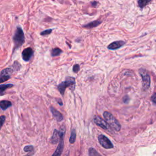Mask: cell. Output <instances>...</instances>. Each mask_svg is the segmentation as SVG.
I'll use <instances>...</instances> for the list:
<instances>
[{
  "label": "cell",
  "mask_w": 156,
  "mask_h": 156,
  "mask_svg": "<svg viewBox=\"0 0 156 156\" xmlns=\"http://www.w3.org/2000/svg\"><path fill=\"white\" fill-rule=\"evenodd\" d=\"M76 86V81L75 79L73 77H67L66 78L65 81L61 82L58 86V89L60 92L61 95L62 96H64V93L66 89L68 87L69 89L73 92L75 89Z\"/></svg>",
  "instance_id": "cell-1"
},
{
  "label": "cell",
  "mask_w": 156,
  "mask_h": 156,
  "mask_svg": "<svg viewBox=\"0 0 156 156\" xmlns=\"http://www.w3.org/2000/svg\"><path fill=\"white\" fill-rule=\"evenodd\" d=\"M103 117L106 120V121L107 123V124L109 125L110 127L113 128L115 131L118 132L121 129V124L118 122V121L112 115V114L109 112H104L103 113Z\"/></svg>",
  "instance_id": "cell-2"
},
{
  "label": "cell",
  "mask_w": 156,
  "mask_h": 156,
  "mask_svg": "<svg viewBox=\"0 0 156 156\" xmlns=\"http://www.w3.org/2000/svg\"><path fill=\"white\" fill-rule=\"evenodd\" d=\"M24 34L23 33V30L20 26H18L17 30L14 34V35L13 37V40L14 45H15V47H14V50L17 49L18 48L20 47L24 42Z\"/></svg>",
  "instance_id": "cell-3"
},
{
  "label": "cell",
  "mask_w": 156,
  "mask_h": 156,
  "mask_svg": "<svg viewBox=\"0 0 156 156\" xmlns=\"http://www.w3.org/2000/svg\"><path fill=\"white\" fill-rule=\"evenodd\" d=\"M140 75L142 79V88L144 91L149 90L151 86V78L148 71L143 68H140L138 70Z\"/></svg>",
  "instance_id": "cell-4"
},
{
  "label": "cell",
  "mask_w": 156,
  "mask_h": 156,
  "mask_svg": "<svg viewBox=\"0 0 156 156\" xmlns=\"http://www.w3.org/2000/svg\"><path fill=\"white\" fill-rule=\"evenodd\" d=\"M65 126H62L59 130V136H60V141L59 145L57 148L56 150L54 152L52 156H61L63 149H64V137L65 134Z\"/></svg>",
  "instance_id": "cell-5"
},
{
  "label": "cell",
  "mask_w": 156,
  "mask_h": 156,
  "mask_svg": "<svg viewBox=\"0 0 156 156\" xmlns=\"http://www.w3.org/2000/svg\"><path fill=\"white\" fill-rule=\"evenodd\" d=\"M13 69L11 68H7L1 71L0 73V83H3L10 79Z\"/></svg>",
  "instance_id": "cell-6"
},
{
  "label": "cell",
  "mask_w": 156,
  "mask_h": 156,
  "mask_svg": "<svg viewBox=\"0 0 156 156\" xmlns=\"http://www.w3.org/2000/svg\"><path fill=\"white\" fill-rule=\"evenodd\" d=\"M98 141L100 145L106 149H112L113 148V145L110 140L104 135H100L98 136Z\"/></svg>",
  "instance_id": "cell-7"
},
{
  "label": "cell",
  "mask_w": 156,
  "mask_h": 156,
  "mask_svg": "<svg viewBox=\"0 0 156 156\" xmlns=\"http://www.w3.org/2000/svg\"><path fill=\"white\" fill-rule=\"evenodd\" d=\"M93 121L97 126L101 127V128H103L105 130H109V129H110L109 125L107 124V123L106 121V120H103L100 117L95 116L93 118Z\"/></svg>",
  "instance_id": "cell-8"
},
{
  "label": "cell",
  "mask_w": 156,
  "mask_h": 156,
  "mask_svg": "<svg viewBox=\"0 0 156 156\" xmlns=\"http://www.w3.org/2000/svg\"><path fill=\"white\" fill-rule=\"evenodd\" d=\"M34 51L31 48H26L22 52V58L25 62H28L31 60Z\"/></svg>",
  "instance_id": "cell-9"
},
{
  "label": "cell",
  "mask_w": 156,
  "mask_h": 156,
  "mask_svg": "<svg viewBox=\"0 0 156 156\" xmlns=\"http://www.w3.org/2000/svg\"><path fill=\"white\" fill-rule=\"evenodd\" d=\"M125 44V42L123 40H119V41H113L110 44H109L107 46V48L110 50H115L117 49L120 48L123 46H124Z\"/></svg>",
  "instance_id": "cell-10"
},
{
  "label": "cell",
  "mask_w": 156,
  "mask_h": 156,
  "mask_svg": "<svg viewBox=\"0 0 156 156\" xmlns=\"http://www.w3.org/2000/svg\"><path fill=\"white\" fill-rule=\"evenodd\" d=\"M50 110H51V112L52 113L53 117L58 122H61V121L64 120V117H63L62 114L61 112H59L58 110H57L53 107H50Z\"/></svg>",
  "instance_id": "cell-11"
},
{
  "label": "cell",
  "mask_w": 156,
  "mask_h": 156,
  "mask_svg": "<svg viewBox=\"0 0 156 156\" xmlns=\"http://www.w3.org/2000/svg\"><path fill=\"white\" fill-rule=\"evenodd\" d=\"M59 141H60V136H59V132L57 130L55 129L53 132L51 138L50 142L52 144H56L59 142Z\"/></svg>",
  "instance_id": "cell-12"
},
{
  "label": "cell",
  "mask_w": 156,
  "mask_h": 156,
  "mask_svg": "<svg viewBox=\"0 0 156 156\" xmlns=\"http://www.w3.org/2000/svg\"><path fill=\"white\" fill-rule=\"evenodd\" d=\"M102 23L101 21L100 20H95L93 21H92L87 24H85L82 27H85V28H88V29H92V28H93V27H95L98 26H99L100 24H101V23Z\"/></svg>",
  "instance_id": "cell-13"
},
{
  "label": "cell",
  "mask_w": 156,
  "mask_h": 156,
  "mask_svg": "<svg viewBox=\"0 0 156 156\" xmlns=\"http://www.w3.org/2000/svg\"><path fill=\"white\" fill-rule=\"evenodd\" d=\"M12 106V103L9 101L7 100H3L0 102V106H1V108L3 110H5L9 107H11Z\"/></svg>",
  "instance_id": "cell-14"
},
{
  "label": "cell",
  "mask_w": 156,
  "mask_h": 156,
  "mask_svg": "<svg viewBox=\"0 0 156 156\" xmlns=\"http://www.w3.org/2000/svg\"><path fill=\"white\" fill-rule=\"evenodd\" d=\"M13 86V84H1L0 85V93H1V95H3V92L9 89V88H11Z\"/></svg>",
  "instance_id": "cell-15"
},
{
  "label": "cell",
  "mask_w": 156,
  "mask_h": 156,
  "mask_svg": "<svg viewBox=\"0 0 156 156\" xmlns=\"http://www.w3.org/2000/svg\"><path fill=\"white\" fill-rule=\"evenodd\" d=\"M62 52H63L62 50H61L60 48H53V49L51 50V55H52V57H56V56L59 55Z\"/></svg>",
  "instance_id": "cell-16"
},
{
  "label": "cell",
  "mask_w": 156,
  "mask_h": 156,
  "mask_svg": "<svg viewBox=\"0 0 156 156\" xmlns=\"http://www.w3.org/2000/svg\"><path fill=\"white\" fill-rule=\"evenodd\" d=\"M76 130L75 129H73L72 131V134H71V136L69 137V141L71 144H73L75 141H76Z\"/></svg>",
  "instance_id": "cell-17"
},
{
  "label": "cell",
  "mask_w": 156,
  "mask_h": 156,
  "mask_svg": "<svg viewBox=\"0 0 156 156\" xmlns=\"http://www.w3.org/2000/svg\"><path fill=\"white\" fill-rule=\"evenodd\" d=\"M89 156H102L95 149L91 148L89 150Z\"/></svg>",
  "instance_id": "cell-18"
},
{
  "label": "cell",
  "mask_w": 156,
  "mask_h": 156,
  "mask_svg": "<svg viewBox=\"0 0 156 156\" xmlns=\"http://www.w3.org/2000/svg\"><path fill=\"white\" fill-rule=\"evenodd\" d=\"M150 3H151V1H141V0H140V1H138V6L141 9L143 8L144 7H145L146 5H148Z\"/></svg>",
  "instance_id": "cell-19"
},
{
  "label": "cell",
  "mask_w": 156,
  "mask_h": 156,
  "mask_svg": "<svg viewBox=\"0 0 156 156\" xmlns=\"http://www.w3.org/2000/svg\"><path fill=\"white\" fill-rule=\"evenodd\" d=\"M12 67V69H13V71H17V70H19L20 69V68L21 67V65L18 64V62L16 61L15 62L13 63V64Z\"/></svg>",
  "instance_id": "cell-20"
},
{
  "label": "cell",
  "mask_w": 156,
  "mask_h": 156,
  "mask_svg": "<svg viewBox=\"0 0 156 156\" xmlns=\"http://www.w3.org/2000/svg\"><path fill=\"white\" fill-rule=\"evenodd\" d=\"M52 31V29H48V30H46L44 31H42L40 33V35H48L49 34H50Z\"/></svg>",
  "instance_id": "cell-21"
},
{
  "label": "cell",
  "mask_w": 156,
  "mask_h": 156,
  "mask_svg": "<svg viewBox=\"0 0 156 156\" xmlns=\"http://www.w3.org/2000/svg\"><path fill=\"white\" fill-rule=\"evenodd\" d=\"M34 150V148L33 146L31 145H28V146H26L24 148V151L25 152H31Z\"/></svg>",
  "instance_id": "cell-22"
},
{
  "label": "cell",
  "mask_w": 156,
  "mask_h": 156,
  "mask_svg": "<svg viewBox=\"0 0 156 156\" xmlns=\"http://www.w3.org/2000/svg\"><path fill=\"white\" fill-rule=\"evenodd\" d=\"M79 71V65L78 64H75L74 65L73 67V72L75 73H77Z\"/></svg>",
  "instance_id": "cell-23"
},
{
  "label": "cell",
  "mask_w": 156,
  "mask_h": 156,
  "mask_svg": "<svg viewBox=\"0 0 156 156\" xmlns=\"http://www.w3.org/2000/svg\"><path fill=\"white\" fill-rule=\"evenodd\" d=\"M151 101L154 104H156V93H154L151 96Z\"/></svg>",
  "instance_id": "cell-24"
},
{
  "label": "cell",
  "mask_w": 156,
  "mask_h": 156,
  "mask_svg": "<svg viewBox=\"0 0 156 156\" xmlns=\"http://www.w3.org/2000/svg\"><path fill=\"white\" fill-rule=\"evenodd\" d=\"M123 101L124 103H127L129 101V98L127 96H125L123 99Z\"/></svg>",
  "instance_id": "cell-25"
},
{
  "label": "cell",
  "mask_w": 156,
  "mask_h": 156,
  "mask_svg": "<svg viewBox=\"0 0 156 156\" xmlns=\"http://www.w3.org/2000/svg\"><path fill=\"white\" fill-rule=\"evenodd\" d=\"M1 118V126L2 127L3 124H4V121H5V120H6V117L4 116V115H2V116H1V118Z\"/></svg>",
  "instance_id": "cell-26"
},
{
  "label": "cell",
  "mask_w": 156,
  "mask_h": 156,
  "mask_svg": "<svg viewBox=\"0 0 156 156\" xmlns=\"http://www.w3.org/2000/svg\"><path fill=\"white\" fill-rule=\"evenodd\" d=\"M98 4H99V3L97 2V1H93V2H91V4H92V6L93 7H97Z\"/></svg>",
  "instance_id": "cell-27"
},
{
  "label": "cell",
  "mask_w": 156,
  "mask_h": 156,
  "mask_svg": "<svg viewBox=\"0 0 156 156\" xmlns=\"http://www.w3.org/2000/svg\"><path fill=\"white\" fill-rule=\"evenodd\" d=\"M57 101H58V104L60 105V106H63V103H62V100H61V99H60V98H59V99H57Z\"/></svg>",
  "instance_id": "cell-28"
},
{
  "label": "cell",
  "mask_w": 156,
  "mask_h": 156,
  "mask_svg": "<svg viewBox=\"0 0 156 156\" xmlns=\"http://www.w3.org/2000/svg\"><path fill=\"white\" fill-rule=\"evenodd\" d=\"M33 153H32V154H27V155H26V156H32V155H33Z\"/></svg>",
  "instance_id": "cell-29"
}]
</instances>
